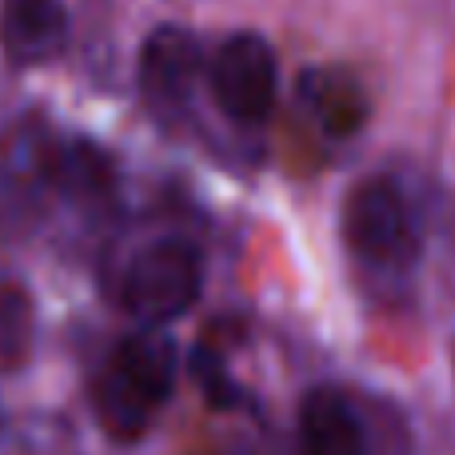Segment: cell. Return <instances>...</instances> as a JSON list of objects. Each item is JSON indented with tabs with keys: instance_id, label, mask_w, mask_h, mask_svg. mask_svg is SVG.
<instances>
[{
	"instance_id": "cell-1",
	"label": "cell",
	"mask_w": 455,
	"mask_h": 455,
	"mask_svg": "<svg viewBox=\"0 0 455 455\" xmlns=\"http://www.w3.org/2000/svg\"><path fill=\"white\" fill-rule=\"evenodd\" d=\"M176 376L172 339L160 331H140L124 339L96 384V416L112 440H136L152 411L168 400Z\"/></svg>"
},
{
	"instance_id": "cell-2",
	"label": "cell",
	"mask_w": 455,
	"mask_h": 455,
	"mask_svg": "<svg viewBox=\"0 0 455 455\" xmlns=\"http://www.w3.org/2000/svg\"><path fill=\"white\" fill-rule=\"evenodd\" d=\"M344 235L355 256L379 267H408L419 251V232L403 192L384 176L360 180L344 200Z\"/></svg>"
},
{
	"instance_id": "cell-3",
	"label": "cell",
	"mask_w": 455,
	"mask_h": 455,
	"mask_svg": "<svg viewBox=\"0 0 455 455\" xmlns=\"http://www.w3.org/2000/svg\"><path fill=\"white\" fill-rule=\"evenodd\" d=\"M124 307L144 323H168L200 296V256L180 240H160L136 251L124 272Z\"/></svg>"
},
{
	"instance_id": "cell-4",
	"label": "cell",
	"mask_w": 455,
	"mask_h": 455,
	"mask_svg": "<svg viewBox=\"0 0 455 455\" xmlns=\"http://www.w3.org/2000/svg\"><path fill=\"white\" fill-rule=\"evenodd\" d=\"M208 80H212V96L224 116L240 124L264 120L275 104V56L267 40H259L256 32L224 40L220 52L212 56Z\"/></svg>"
},
{
	"instance_id": "cell-5",
	"label": "cell",
	"mask_w": 455,
	"mask_h": 455,
	"mask_svg": "<svg viewBox=\"0 0 455 455\" xmlns=\"http://www.w3.org/2000/svg\"><path fill=\"white\" fill-rule=\"evenodd\" d=\"M200 76V44L192 32L160 24L140 48V88L152 108L176 112L188 104Z\"/></svg>"
},
{
	"instance_id": "cell-6",
	"label": "cell",
	"mask_w": 455,
	"mask_h": 455,
	"mask_svg": "<svg viewBox=\"0 0 455 455\" xmlns=\"http://www.w3.org/2000/svg\"><path fill=\"white\" fill-rule=\"evenodd\" d=\"M68 36L60 0H0V48L12 64H44Z\"/></svg>"
},
{
	"instance_id": "cell-7",
	"label": "cell",
	"mask_w": 455,
	"mask_h": 455,
	"mask_svg": "<svg viewBox=\"0 0 455 455\" xmlns=\"http://www.w3.org/2000/svg\"><path fill=\"white\" fill-rule=\"evenodd\" d=\"M299 440H304V455H360L363 427L344 395L320 387L299 408Z\"/></svg>"
},
{
	"instance_id": "cell-8",
	"label": "cell",
	"mask_w": 455,
	"mask_h": 455,
	"mask_svg": "<svg viewBox=\"0 0 455 455\" xmlns=\"http://www.w3.org/2000/svg\"><path fill=\"white\" fill-rule=\"evenodd\" d=\"M48 184L72 200H100L112 188V164L88 140H52L48 152Z\"/></svg>"
},
{
	"instance_id": "cell-9",
	"label": "cell",
	"mask_w": 455,
	"mask_h": 455,
	"mask_svg": "<svg viewBox=\"0 0 455 455\" xmlns=\"http://www.w3.org/2000/svg\"><path fill=\"white\" fill-rule=\"evenodd\" d=\"M32 355V299L20 283H0V371H16Z\"/></svg>"
}]
</instances>
